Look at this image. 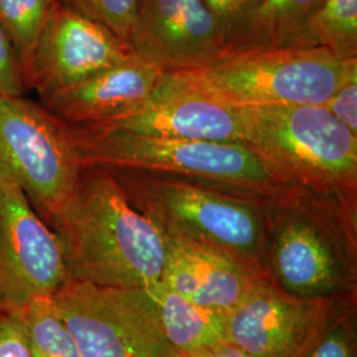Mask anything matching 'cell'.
<instances>
[{
    "instance_id": "obj_1",
    "label": "cell",
    "mask_w": 357,
    "mask_h": 357,
    "mask_svg": "<svg viewBox=\"0 0 357 357\" xmlns=\"http://www.w3.org/2000/svg\"><path fill=\"white\" fill-rule=\"evenodd\" d=\"M262 268L310 299L357 298V191L287 184L264 200Z\"/></svg>"
},
{
    "instance_id": "obj_2",
    "label": "cell",
    "mask_w": 357,
    "mask_h": 357,
    "mask_svg": "<svg viewBox=\"0 0 357 357\" xmlns=\"http://www.w3.org/2000/svg\"><path fill=\"white\" fill-rule=\"evenodd\" d=\"M48 225L59 237L70 281L151 289L162 280L165 236L130 204L105 168H84L76 191Z\"/></svg>"
},
{
    "instance_id": "obj_3",
    "label": "cell",
    "mask_w": 357,
    "mask_h": 357,
    "mask_svg": "<svg viewBox=\"0 0 357 357\" xmlns=\"http://www.w3.org/2000/svg\"><path fill=\"white\" fill-rule=\"evenodd\" d=\"M105 169L163 236L216 248L264 270L266 197L169 172Z\"/></svg>"
},
{
    "instance_id": "obj_4",
    "label": "cell",
    "mask_w": 357,
    "mask_h": 357,
    "mask_svg": "<svg viewBox=\"0 0 357 357\" xmlns=\"http://www.w3.org/2000/svg\"><path fill=\"white\" fill-rule=\"evenodd\" d=\"M354 72L320 47L229 52L196 70L166 72L188 89L234 107L324 105Z\"/></svg>"
},
{
    "instance_id": "obj_5",
    "label": "cell",
    "mask_w": 357,
    "mask_h": 357,
    "mask_svg": "<svg viewBox=\"0 0 357 357\" xmlns=\"http://www.w3.org/2000/svg\"><path fill=\"white\" fill-rule=\"evenodd\" d=\"M84 168H131L204 178L268 197L287 185L245 142L176 139L103 126H70Z\"/></svg>"
},
{
    "instance_id": "obj_6",
    "label": "cell",
    "mask_w": 357,
    "mask_h": 357,
    "mask_svg": "<svg viewBox=\"0 0 357 357\" xmlns=\"http://www.w3.org/2000/svg\"><path fill=\"white\" fill-rule=\"evenodd\" d=\"M248 143L286 184L357 191V134L323 105L241 107Z\"/></svg>"
},
{
    "instance_id": "obj_7",
    "label": "cell",
    "mask_w": 357,
    "mask_h": 357,
    "mask_svg": "<svg viewBox=\"0 0 357 357\" xmlns=\"http://www.w3.org/2000/svg\"><path fill=\"white\" fill-rule=\"evenodd\" d=\"M82 171L69 125L24 96L0 97V180L24 192L47 224L69 202Z\"/></svg>"
},
{
    "instance_id": "obj_8",
    "label": "cell",
    "mask_w": 357,
    "mask_h": 357,
    "mask_svg": "<svg viewBox=\"0 0 357 357\" xmlns=\"http://www.w3.org/2000/svg\"><path fill=\"white\" fill-rule=\"evenodd\" d=\"M81 357H171L150 289L68 281L51 296Z\"/></svg>"
},
{
    "instance_id": "obj_9",
    "label": "cell",
    "mask_w": 357,
    "mask_h": 357,
    "mask_svg": "<svg viewBox=\"0 0 357 357\" xmlns=\"http://www.w3.org/2000/svg\"><path fill=\"white\" fill-rule=\"evenodd\" d=\"M70 281L57 234L15 183L0 180V311H20Z\"/></svg>"
},
{
    "instance_id": "obj_10",
    "label": "cell",
    "mask_w": 357,
    "mask_h": 357,
    "mask_svg": "<svg viewBox=\"0 0 357 357\" xmlns=\"http://www.w3.org/2000/svg\"><path fill=\"white\" fill-rule=\"evenodd\" d=\"M132 54L109 26L57 0L24 70L26 89L40 101L76 86Z\"/></svg>"
},
{
    "instance_id": "obj_11",
    "label": "cell",
    "mask_w": 357,
    "mask_h": 357,
    "mask_svg": "<svg viewBox=\"0 0 357 357\" xmlns=\"http://www.w3.org/2000/svg\"><path fill=\"white\" fill-rule=\"evenodd\" d=\"M344 301L295 296L266 278L227 314L230 344L252 357H306Z\"/></svg>"
},
{
    "instance_id": "obj_12",
    "label": "cell",
    "mask_w": 357,
    "mask_h": 357,
    "mask_svg": "<svg viewBox=\"0 0 357 357\" xmlns=\"http://www.w3.org/2000/svg\"><path fill=\"white\" fill-rule=\"evenodd\" d=\"M128 44L163 72L202 69L228 52L203 0H138Z\"/></svg>"
},
{
    "instance_id": "obj_13",
    "label": "cell",
    "mask_w": 357,
    "mask_h": 357,
    "mask_svg": "<svg viewBox=\"0 0 357 357\" xmlns=\"http://www.w3.org/2000/svg\"><path fill=\"white\" fill-rule=\"evenodd\" d=\"M94 126L192 141L245 142L246 138L241 107L188 89L166 72L138 113Z\"/></svg>"
},
{
    "instance_id": "obj_14",
    "label": "cell",
    "mask_w": 357,
    "mask_h": 357,
    "mask_svg": "<svg viewBox=\"0 0 357 357\" xmlns=\"http://www.w3.org/2000/svg\"><path fill=\"white\" fill-rule=\"evenodd\" d=\"M165 243L160 282L195 305L228 314L268 278L262 268L216 248L168 236Z\"/></svg>"
},
{
    "instance_id": "obj_15",
    "label": "cell",
    "mask_w": 357,
    "mask_h": 357,
    "mask_svg": "<svg viewBox=\"0 0 357 357\" xmlns=\"http://www.w3.org/2000/svg\"><path fill=\"white\" fill-rule=\"evenodd\" d=\"M165 72L134 53L121 64L59 91L40 103L69 126H94L138 113Z\"/></svg>"
},
{
    "instance_id": "obj_16",
    "label": "cell",
    "mask_w": 357,
    "mask_h": 357,
    "mask_svg": "<svg viewBox=\"0 0 357 357\" xmlns=\"http://www.w3.org/2000/svg\"><path fill=\"white\" fill-rule=\"evenodd\" d=\"M167 342L175 352L192 355L230 344L227 314L192 303L162 282L150 289Z\"/></svg>"
},
{
    "instance_id": "obj_17",
    "label": "cell",
    "mask_w": 357,
    "mask_h": 357,
    "mask_svg": "<svg viewBox=\"0 0 357 357\" xmlns=\"http://www.w3.org/2000/svg\"><path fill=\"white\" fill-rule=\"evenodd\" d=\"M323 0H264L229 52L312 48L310 24Z\"/></svg>"
},
{
    "instance_id": "obj_18",
    "label": "cell",
    "mask_w": 357,
    "mask_h": 357,
    "mask_svg": "<svg viewBox=\"0 0 357 357\" xmlns=\"http://www.w3.org/2000/svg\"><path fill=\"white\" fill-rule=\"evenodd\" d=\"M314 47L342 60L357 59V0H323L310 24Z\"/></svg>"
},
{
    "instance_id": "obj_19",
    "label": "cell",
    "mask_w": 357,
    "mask_h": 357,
    "mask_svg": "<svg viewBox=\"0 0 357 357\" xmlns=\"http://www.w3.org/2000/svg\"><path fill=\"white\" fill-rule=\"evenodd\" d=\"M32 357H81L51 298H38L19 311Z\"/></svg>"
},
{
    "instance_id": "obj_20",
    "label": "cell",
    "mask_w": 357,
    "mask_h": 357,
    "mask_svg": "<svg viewBox=\"0 0 357 357\" xmlns=\"http://www.w3.org/2000/svg\"><path fill=\"white\" fill-rule=\"evenodd\" d=\"M56 1L0 0V26L16 51L23 75Z\"/></svg>"
},
{
    "instance_id": "obj_21",
    "label": "cell",
    "mask_w": 357,
    "mask_h": 357,
    "mask_svg": "<svg viewBox=\"0 0 357 357\" xmlns=\"http://www.w3.org/2000/svg\"><path fill=\"white\" fill-rule=\"evenodd\" d=\"M306 357H357V299L344 301L336 308Z\"/></svg>"
},
{
    "instance_id": "obj_22",
    "label": "cell",
    "mask_w": 357,
    "mask_h": 357,
    "mask_svg": "<svg viewBox=\"0 0 357 357\" xmlns=\"http://www.w3.org/2000/svg\"><path fill=\"white\" fill-rule=\"evenodd\" d=\"M78 13L109 26L128 41V32L135 17L138 0H61Z\"/></svg>"
},
{
    "instance_id": "obj_23",
    "label": "cell",
    "mask_w": 357,
    "mask_h": 357,
    "mask_svg": "<svg viewBox=\"0 0 357 357\" xmlns=\"http://www.w3.org/2000/svg\"><path fill=\"white\" fill-rule=\"evenodd\" d=\"M213 15L228 51L250 15L264 0H203ZM228 53V52H227Z\"/></svg>"
},
{
    "instance_id": "obj_24",
    "label": "cell",
    "mask_w": 357,
    "mask_h": 357,
    "mask_svg": "<svg viewBox=\"0 0 357 357\" xmlns=\"http://www.w3.org/2000/svg\"><path fill=\"white\" fill-rule=\"evenodd\" d=\"M26 90L19 57L0 26V97H20Z\"/></svg>"
},
{
    "instance_id": "obj_25",
    "label": "cell",
    "mask_w": 357,
    "mask_h": 357,
    "mask_svg": "<svg viewBox=\"0 0 357 357\" xmlns=\"http://www.w3.org/2000/svg\"><path fill=\"white\" fill-rule=\"evenodd\" d=\"M0 357H32L19 311H0Z\"/></svg>"
},
{
    "instance_id": "obj_26",
    "label": "cell",
    "mask_w": 357,
    "mask_h": 357,
    "mask_svg": "<svg viewBox=\"0 0 357 357\" xmlns=\"http://www.w3.org/2000/svg\"><path fill=\"white\" fill-rule=\"evenodd\" d=\"M345 128L357 134V72H354L323 105Z\"/></svg>"
},
{
    "instance_id": "obj_27",
    "label": "cell",
    "mask_w": 357,
    "mask_h": 357,
    "mask_svg": "<svg viewBox=\"0 0 357 357\" xmlns=\"http://www.w3.org/2000/svg\"><path fill=\"white\" fill-rule=\"evenodd\" d=\"M171 357H252L249 356L248 354L243 352L241 349H238L237 347L231 344H225L218 347V348H213L209 351H204V352H199V354H192V355H183V354H178L175 352Z\"/></svg>"
}]
</instances>
